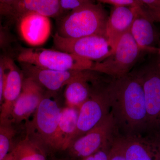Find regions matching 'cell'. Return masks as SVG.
<instances>
[{"instance_id":"ba28073f","label":"cell","mask_w":160,"mask_h":160,"mask_svg":"<svg viewBox=\"0 0 160 160\" xmlns=\"http://www.w3.org/2000/svg\"><path fill=\"white\" fill-rule=\"evenodd\" d=\"M55 48L92 61L100 62L112 53L111 46L106 37L93 35L79 38H65L57 32L53 38Z\"/></svg>"},{"instance_id":"d4e9b609","label":"cell","mask_w":160,"mask_h":160,"mask_svg":"<svg viewBox=\"0 0 160 160\" xmlns=\"http://www.w3.org/2000/svg\"><path fill=\"white\" fill-rule=\"evenodd\" d=\"M114 142L81 160H109L110 152Z\"/></svg>"},{"instance_id":"4dcf8cb0","label":"cell","mask_w":160,"mask_h":160,"mask_svg":"<svg viewBox=\"0 0 160 160\" xmlns=\"http://www.w3.org/2000/svg\"><path fill=\"white\" fill-rule=\"evenodd\" d=\"M157 57L156 59V62L157 64L158 67L160 70V49L157 53Z\"/></svg>"},{"instance_id":"484cf974","label":"cell","mask_w":160,"mask_h":160,"mask_svg":"<svg viewBox=\"0 0 160 160\" xmlns=\"http://www.w3.org/2000/svg\"><path fill=\"white\" fill-rule=\"evenodd\" d=\"M2 17L0 16V49L7 47L12 41L9 30L3 25Z\"/></svg>"},{"instance_id":"52a82bcc","label":"cell","mask_w":160,"mask_h":160,"mask_svg":"<svg viewBox=\"0 0 160 160\" xmlns=\"http://www.w3.org/2000/svg\"><path fill=\"white\" fill-rule=\"evenodd\" d=\"M118 136L110 112L90 131L74 140L66 151L72 157L81 160L113 142Z\"/></svg>"},{"instance_id":"d6986e66","label":"cell","mask_w":160,"mask_h":160,"mask_svg":"<svg viewBox=\"0 0 160 160\" xmlns=\"http://www.w3.org/2000/svg\"><path fill=\"white\" fill-rule=\"evenodd\" d=\"M17 19L27 13H34L48 18H57L62 14L59 0H10Z\"/></svg>"},{"instance_id":"8fae6325","label":"cell","mask_w":160,"mask_h":160,"mask_svg":"<svg viewBox=\"0 0 160 160\" xmlns=\"http://www.w3.org/2000/svg\"><path fill=\"white\" fill-rule=\"evenodd\" d=\"M25 77L31 78L44 89L56 92L75 79L84 76L90 70L55 71L42 69L37 66L20 63Z\"/></svg>"},{"instance_id":"ac0fdd59","label":"cell","mask_w":160,"mask_h":160,"mask_svg":"<svg viewBox=\"0 0 160 160\" xmlns=\"http://www.w3.org/2000/svg\"><path fill=\"white\" fill-rule=\"evenodd\" d=\"M79 109L66 106L62 108L52 149L66 151L73 141L77 127Z\"/></svg>"},{"instance_id":"83f0119b","label":"cell","mask_w":160,"mask_h":160,"mask_svg":"<svg viewBox=\"0 0 160 160\" xmlns=\"http://www.w3.org/2000/svg\"><path fill=\"white\" fill-rule=\"evenodd\" d=\"M0 16L14 18V12L10 0H0Z\"/></svg>"},{"instance_id":"44dd1931","label":"cell","mask_w":160,"mask_h":160,"mask_svg":"<svg viewBox=\"0 0 160 160\" xmlns=\"http://www.w3.org/2000/svg\"><path fill=\"white\" fill-rule=\"evenodd\" d=\"M18 127L10 122H0V160H3L18 142H14Z\"/></svg>"},{"instance_id":"e0dca14e","label":"cell","mask_w":160,"mask_h":160,"mask_svg":"<svg viewBox=\"0 0 160 160\" xmlns=\"http://www.w3.org/2000/svg\"><path fill=\"white\" fill-rule=\"evenodd\" d=\"M100 73L89 70L84 76L66 86L65 98L67 106L79 109L91 97Z\"/></svg>"},{"instance_id":"9a60e30c","label":"cell","mask_w":160,"mask_h":160,"mask_svg":"<svg viewBox=\"0 0 160 160\" xmlns=\"http://www.w3.org/2000/svg\"><path fill=\"white\" fill-rule=\"evenodd\" d=\"M124 141L126 160L159 159L160 136L144 133L124 138Z\"/></svg>"},{"instance_id":"ffe728a7","label":"cell","mask_w":160,"mask_h":160,"mask_svg":"<svg viewBox=\"0 0 160 160\" xmlns=\"http://www.w3.org/2000/svg\"><path fill=\"white\" fill-rule=\"evenodd\" d=\"M15 149L18 160H46L45 149L27 136L19 141Z\"/></svg>"},{"instance_id":"7a4b0ae2","label":"cell","mask_w":160,"mask_h":160,"mask_svg":"<svg viewBox=\"0 0 160 160\" xmlns=\"http://www.w3.org/2000/svg\"><path fill=\"white\" fill-rule=\"evenodd\" d=\"M94 1L63 17L58 27L57 33L65 38H79L89 36L106 37L109 16L101 3Z\"/></svg>"},{"instance_id":"3957f363","label":"cell","mask_w":160,"mask_h":160,"mask_svg":"<svg viewBox=\"0 0 160 160\" xmlns=\"http://www.w3.org/2000/svg\"><path fill=\"white\" fill-rule=\"evenodd\" d=\"M62 109L49 92L45 93L36 111L25 126L26 136L45 149H52Z\"/></svg>"},{"instance_id":"277c9868","label":"cell","mask_w":160,"mask_h":160,"mask_svg":"<svg viewBox=\"0 0 160 160\" xmlns=\"http://www.w3.org/2000/svg\"><path fill=\"white\" fill-rule=\"evenodd\" d=\"M16 59L19 63L60 71L91 70L94 63L90 60L57 49L39 48H21Z\"/></svg>"},{"instance_id":"603a6c76","label":"cell","mask_w":160,"mask_h":160,"mask_svg":"<svg viewBox=\"0 0 160 160\" xmlns=\"http://www.w3.org/2000/svg\"><path fill=\"white\" fill-rule=\"evenodd\" d=\"M89 0H59L60 8L62 13L71 12L90 3Z\"/></svg>"},{"instance_id":"7402d4cb","label":"cell","mask_w":160,"mask_h":160,"mask_svg":"<svg viewBox=\"0 0 160 160\" xmlns=\"http://www.w3.org/2000/svg\"><path fill=\"white\" fill-rule=\"evenodd\" d=\"M109 160H126L125 141L123 137L118 136L115 139L110 152Z\"/></svg>"},{"instance_id":"1f68e13d","label":"cell","mask_w":160,"mask_h":160,"mask_svg":"<svg viewBox=\"0 0 160 160\" xmlns=\"http://www.w3.org/2000/svg\"><path fill=\"white\" fill-rule=\"evenodd\" d=\"M158 160H160V159H159Z\"/></svg>"},{"instance_id":"8992f818","label":"cell","mask_w":160,"mask_h":160,"mask_svg":"<svg viewBox=\"0 0 160 160\" xmlns=\"http://www.w3.org/2000/svg\"><path fill=\"white\" fill-rule=\"evenodd\" d=\"M132 71L142 86L147 115L146 133L160 136V70L156 60Z\"/></svg>"},{"instance_id":"cb8c5ba5","label":"cell","mask_w":160,"mask_h":160,"mask_svg":"<svg viewBox=\"0 0 160 160\" xmlns=\"http://www.w3.org/2000/svg\"><path fill=\"white\" fill-rule=\"evenodd\" d=\"M101 4H108L113 7H136L142 5L141 0H99Z\"/></svg>"},{"instance_id":"4316f807","label":"cell","mask_w":160,"mask_h":160,"mask_svg":"<svg viewBox=\"0 0 160 160\" xmlns=\"http://www.w3.org/2000/svg\"><path fill=\"white\" fill-rule=\"evenodd\" d=\"M5 75V56L2 55L0 56V112L3 104Z\"/></svg>"},{"instance_id":"f1b7e54d","label":"cell","mask_w":160,"mask_h":160,"mask_svg":"<svg viewBox=\"0 0 160 160\" xmlns=\"http://www.w3.org/2000/svg\"><path fill=\"white\" fill-rule=\"evenodd\" d=\"M145 6L152 9L160 10V0H142Z\"/></svg>"},{"instance_id":"6da1fadb","label":"cell","mask_w":160,"mask_h":160,"mask_svg":"<svg viewBox=\"0 0 160 160\" xmlns=\"http://www.w3.org/2000/svg\"><path fill=\"white\" fill-rule=\"evenodd\" d=\"M107 77L103 88L118 133L124 138L146 133L145 95L137 76L132 71L120 77Z\"/></svg>"},{"instance_id":"f546056e","label":"cell","mask_w":160,"mask_h":160,"mask_svg":"<svg viewBox=\"0 0 160 160\" xmlns=\"http://www.w3.org/2000/svg\"><path fill=\"white\" fill-rule=\"evenodd\" d=\"M3 160H18L17 156L16 151L15 149V147L9 152V154Z\"/></svg>"},{"instance_id":"5b68a950","label":"cell","mask_w":160,"mask_h":160,"mask_svg":"<svg viewBox=\"0 0 160 160\" xmlns=\"http://www.w3.org/2000/svg\"><path fill=\"white\" fill-rule=\"evenodd\" d=\"M143 52L129 30L121 38L111 54L94 62L91 70L111 77L123 76L131 72Z\"/></svg>"},{"instance_id":"9c48e42d","label":"cell","mask_w":160,"mask_h":160,"mask_svg":"<svg viewBox=\"0 0 160 160\" xmlns=\"http://www.w3.org/2000/svg\"><path fill=\"white\" fill-rule=\"evenodd\" d=\"M110 112L102 77L96 84L91 97L79 108L77 127L72 142L94 128Z\"/></svg>"},{"instance_id":"7c38bea8","label":"cell","mask_w":160,"mask_h":160,"mask_svg":"<svg viewBox=\"0 0 160 160\" xmlns=\"http://www.w3.org/2000/svg\"><path fill=\"white\" fill-rule=\"evenodd\" d=\"M5 75L0 122H9L12 110L22 88L24 74L10 57L5 56Z\"/></svg>"},{"instance_id":"4fadbf2b","label":"cell","mask_w":160,"mask_h":160,"mask_svg":"<svg viewBox=\"0 0 160 160\" xmlns=\"http://www.w3.org/2000/svg\"><path fill=\"white\" fill-rule=\"evenodd\" d=\"M155 22L142 7H138L130 32L136 42L145 52L157 53L160 49V32Z\"/></svg>"},{"instance_id":"2e32d148","label":"cell","mask_w":160,"mask_h":160,"mask_svg":"<svg viewBox=\"0 0 160 160\" xmlns=\"http://www.w3.org/2000/svg\"><path fill=\"white\" fill-rule=\"evenodd\" d=\"M139 7L112 8L106 27V37L111 46L112 52L121 38L131 29Z\"/></svg>"},{"instance_id":"5bb4252c","label":"cell","mask_w":160,"mask_h":160,"mask_svg":"<svg viewBox=\"0 0 160 160\" xmlns=\"http://www.w3.org/2000/svg\"><path fill=\"white\" fill-rule=\"evenodd\" d=\"M20 36L30 46H42L48 40L51 32L49 18L37 13H27L18 18Z\"/></svg>"},{"instance_id":"30bf717a","label":"cell","mask_w":160,"mask_h":160,"mask_svg":"<svg viewBox=\"0 0 160 160\" xmlns=\"http://www.w3.org/2000/svg\"><path fill=\"white\" fill-rule=\"evenodd\" d=\"M45 94V89L35 81L24 77L22 88L12 110L9 122L18 127L26 123L36 111Z\"/></svg>"}]
</instances>
